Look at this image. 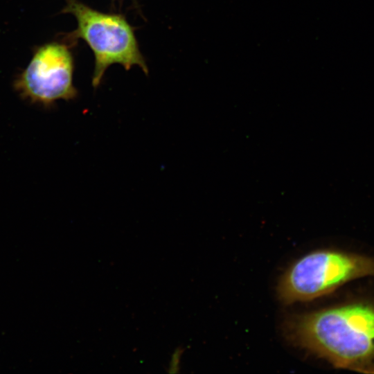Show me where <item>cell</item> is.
Masks as SVG:
<instances>
[{"label": "cell", "instance_id": "cell-1", "mask_svg": "<svg viewBox=\"0 0 374 374\" xmlns=\"http://www.w3.org/2000/svg\"><path fill=\"white\" fill-rule=\"evenodd\" d=\"M298 345L336 368L374 374V305L351 303L301 314L287 325Z\"/></svg>", "mask_w": 374, "mask_h": 374}, {"label": "cell", "instance_id": "cell-2", "mask_svg": "<svg viewBox=\"0 0 374 374\" xmlns=\"http://www.w3.org/2000/svg\"><path fill=\"white\" fill-rule=\"evenodd\" d=\"M62 12L71 14L77 21V28L67 33L64 40L72 44L82 39L93 53V88L100 84L106 70L114 64L127 71L138 66L148 74L134 29L124 15L98 11L78 0H66Z\"/></svg>", "mask_w": 374, "mask_h": 374}, {"label": "cell", "instance_id": "cell-3", "mask_svg": "<svg viewBox=\"0 0 374 374\" xmlns=\"http://www.w3.org/2000/svg\"><path fill=\"white\" fill-rule=\"evenodd\" d=\"M368 276H374V258L334 250L315 251L301 257L284 273L278 294L285 303L308 301Z\"/></svg>", "mask_w": 374, "mask_h": 374}, {"label": "cell", "instance_id": "cell-4", "mask_svg": "<svg viewBox=\"0 0 374 374\" xmlns=\"http://www.w3.org/2000/svg\"><path fill=\"white\" fill-rule=\"evenodd\" d=\"M74 59L66 42H51L35 48L27 66L14 81L19 95L29 103L51 107L60 100L78 96L73 84Z\"/></svg>", "mask_w": 374, "mask_h": 374}, {"label": "cell", "instance_id": "cell-5", "mask_svg": "<svg viewBox=\"0 0 374 374\" xmlns=\"http://www.w3.org/2000/svg\"><path fill=\"white\" fill-rule=\"evenodd\" d=\"M183 350L181 348H177L172 353L169 363L168 372L171 373H177L179 369L180 360Z\"/></svg>", "mask_w": 374, "mask_h": 374}, {"label": "cell", "instance_id": "cell-6", "mask_svg": "<svg viewBox=\"0 0 374 374\" xmlns=\"http://www.w3.org/2000/svg\"><path fill=\"white\" fill-rule=\"evenodd\" d=\"M113 1H116V0H113Z\"/></svg>", "mask_w": 374, "mask_h": 374}]
</instances>
